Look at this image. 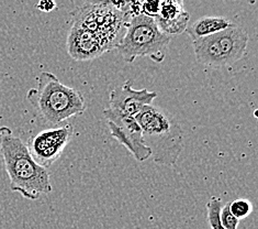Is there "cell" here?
<instances>
[{
  "label": "cell",
  "mask_w": 258,
  "mask_h": 229,
  "mask_svg": "<svg viewBox=\"0 0 258 229\" xmlns=\"http://www.w3.org/2000/svg\"><path fill=\"white\" fill-rule=\"evenodd\" d=\"M0 153L10 190L30 201L52 192L50 173L35 162L27 145L7 127H0Z\"/></svg>",
  "instance_id": "1"
},
{
  "label": "cell",
  "mask_w": 258,
  "mask_h": 229,
  "mask_svg": "<svg viewBox=\"0 0 258 229\" xmlns=\"http://www.w3.org/2000/svg\"><path fill=\"white\" fill-rule=\"evenodd\" d=\"M135 119L142 130L143 141L151 150L153 161L165 166L175 165L183 149V133L174 115L150 105Z\"/></svg>",
  "instance_id": "2"
},
{
  "label": "cell",
  "mask_w": 258,
  "mask_h": 229,
  "mask_svg": "<svg viewBox=\"0 0 258 229\" xmlns=\"http://www.w3.org/2000/svg\"><path fill=\"white\" fill-rule=\"evenodd\" d=\"M36 80L38 86L27 93V100L44 121L58 125L86 110L82 93L64 85L55 74L42 72Z\"/></svg>",
  "instance_id": "3"
},
{
  "label": "cell",
  "mask_w": 258,
  "mask_h": 229,
  "mask_svg": "<svg viewBox=\"0 0 258 229\" xmlns=\"http://www.w3.org/2000/svg\"><path fill=\"white\" fill-rule=\"evenodd\" d=\"M126 31L115 49L127 63L138 58H150L162 63L170 43V36L162 32L154 19L144 15L130 17L125 23Z\"/></svg>",
  "instance_id": "4"
},
{
  "label": "cell",
  "mask_w": 258,
  "mask_h": 229,
  "mask_svg": "<svg viewBox=\"0 0 258 229\" xmlns=\"http://www.w3.org/2000/svg\"><path fill=\"white\" fill-rule=\"evenodd\" d=\"M249 36L243 28L232 23L219 33L192 41L197 61L209 67H227L246 54Z\"/></svg>",
  "instance_id": "5"
},
{
  "label": "cell",
  "mask_w": 258,
  "mask_h": 229,
  "mask_svg": "<svg viewBox=\"0 0 258 229\" xmlns=\"http://www.w3.org/2000/svg\"><path fill=\"white\" fill-rule=\"evenodd\" d=\"M74 22L96 33L107 47L108 51L118 44L121 27L125 26L124 12L116 9L111 3H87L72 14Z\"/></svg>",
  "instance_id": "6"
},
{
  "label": "cell",
  "mask_w": 258,
  "mask_h": 229,
  "mask_svg": "<svg viewBox=\"0 0 258 229\" xmlns=\"http://www.w3.org/2000/svg\"><path fill=\"white\" fill-rule=\"evenodd\" d=\"M103 115L111 137L124 146L135 160L144 162L151 158V150L144 144L142 130L137 119L110 108L104 109Z\"/></svg>",
  "instance_id": "7"
},
{
  "label": "cell",
  "mask_w": 258,
  "mask_h": 229,
  "mask_svg": "<svg viewBox=\"0 0 258 229\" xmlns=\"http://www.w3.org/2000/svg\"><path fill=\"white\" fill-rule=\"evenodd\" d=\"M72 135L71 125L43 130L29 140L28 150L35 162L47 170L62 156Z\"/></svg>",
  "instance_id": "8"
},
{
  "label": "cell",
  "mask_w": 258,
  "mask_h": 229,
  "mask_svg": "<svg viewBox=\"0 0 258 229\" xmlns=\"http://www.w3.org/2000/svg\"><path fill=\"white\" fill-rule=\"evenodd\" d=\"M156 97V91H150L146 88L135 89L131 80H127L110 93L108 108L135 118L145 107L152 105Z\"/></svg>",
  "instance_id": "9"
},
{
  "label": "cell",
  "mask_w": 258,
  "mask_h": 229,
  "mask_svg": "<svg viewBox=\"0 0 258 229\" xmlns=\"http://www.w3.org/2000/svg\"><path fill=\"white\" fill-rule=\"evenodd\" d=\"M67 51L76 61H91L108 52V49L96 33L74 22L67 38Z\"/></svg>",
  "instance_id": "10"
},
{
  "label": "cell",
  "mask_w": 258,
  "mask_h": 229,
  "mask_svg": "<svg viewBox=\"0 0 258 229\" xmlns=\"http://www.w3.org/2000/svg\"><path fill=\"white\" fill-rule=\"evenodd\" d=\"M155 22L159 30L166 35H179L185 32L190 20L189 12L183 7L182 2H161Z\"/></svg>",
  "instance_id": "11"
},
{
  "label": "cell",
  "mask_w": 258,
  "mask_h": 229,
  "mask_svg": "<svg viewBox=\"0 0 258 229\" xmlns=\"http://www.w3.org/2000/svg\"><path fill=\"white\" fill-rule=\"evenodd\" d=\"M232 22L225 17L205 16L197 19L191 26H188L187 32L192 41L207 38L209 35L216 34L229 28Z\"/></svg>",
  "instance_id": "12"
},
{
  "label": "cell",
  "mask_w": 258,
  "mask_h": 229,
  "mask_svg": "<svg viewBox=\"0 0 258 229\" xmlns=\"http://www.w3.org/2000/svg\"><path fill=\"white\" fill-rule=\"evenodd\" d=\"M222 206V200L218 196H212L207 203V217L211 229H224L220 220V212Z\"/></svg>",
  "instance_id": "13"
},
{
  "label": "cell",
  "mask_w": 258,
  "mask_h": 229,
  "mask_svg": "<svg viewBox=\"0 0 258 229\" xmlns=\"http://www.w3.org/2000/svg\"><path fill=\"white\" fill-rule=\"evenodd\" d=\"M229 208L231 214L238 220L246 218L253 212V205L248 200L238 199L233 202H229Z\"/></svg>",
  "instance_id": "14"
},
{
  "label": "cell",
  "mask_w": 258,
  "mask_h": 229,
  "mask_svg": "<svg viewBox=\"0 0 258 229\" xmlns=\"http://www.w3.org/2000/svg\"><path fill=\"white\" fill-rule=\"evenodd\" d=\"M220 220L224 229H237V226L239 224V220L231 214L230 208H229V203L221 208Z\"/></svg>",
  "instance_id": "15"
},
{
  "label": "cell",
  "mask_w": 258,
  "mask_h": 229,
  "mask_svg": "<svg viewBox=\"0 0 258 229\" xmlns=\"http://www.w3.org/2000/svg\"><path fill=\"white\" fill-rule=\"evenodd\" d=\"M161 8V2H144L141 6V15L155 19Z\"/></svg>",
  "instance_id": "16"
},
{
  "label": "cell",
  "mask_w": 258,
  "mask_h": 229,
  "mask_svg": "<svg viewBox=\"0 0 258 229\" xmlns=\"http://www.w3.org/2000/svg\"><path fill=\"white\" fill-rule=\"evenodd\" d=\"M56 3L52 2V0H42L38 5H36V8H38L42 12H51L56 8Z\"/></svg>",
  "instance_id": "17"
}]
</instances>
